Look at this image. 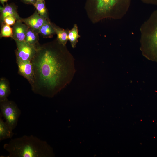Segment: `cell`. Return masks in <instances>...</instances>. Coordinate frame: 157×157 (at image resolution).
Instances as JSON below:
<instances>
[{"mask_svg":"<svg viewBox=\"0 0 157 157\" xmlns=\"http://www.w3.org/2000/svg\"><path fill=\"white\" fill-rule=\"evenodd\" d=\"M34 76L32 90L51 98L71 81L74 73L73 58L56 39L37 47L31 60Z\"/></svg>","mask_w":157,"mask_h":157,"instance_id":"6da1fadb","label":"cell"},{"mask_svg":"<svg viewBox=\"0 0 157 157\" xmlns=\"http://www.w3.org/2000/svg\"><path fill=\"white\" fill-rule=\"evenodd\" d=\"M4 149L9 153L7 157H53L52 147L45 141L31 135L11 139Z\"/></svg>","mask_w":157,"mask_h":157,"instance_id":"7a4b0ae2","label":"cell"},{"mask_svg":"<svg viewBox=\"0 0 157 157\" xmlns=\"http://www.w3.org/2000/svg\"><path fill=\"white\" fill-rule=\"evenodd\" d=\"M131 0H87L85 8L92 22L106 18H122L129 8Z\"/></svg>","mask_w":157,"mask_h":157,"instance_id":"3957f363","label":"cell"},{"mask_svg":"<svg viewBox=\"0 0 157 157\" xmlns=\"http://www.w3.org/2000/svg\"><path fill=\"white\" fill-rule=\"evenodd\" d=\"M140 31L142 50L147 56L157 60V10L142 24Z\"/></svg>","mask_w":157,"mask_h":157,"instance_id":"277c9868","label":"cell"},{"mask_svg":"<svg viewBox=\"0 0 157 157\" xmlns=\"http://www.w3.org/2000/svg\"><path fill=\"white\" fill-rule=\"evenodd\" d=\"M0 114L5 119V122L13 130L17 126L21 111L14 101H6L0 102Z\"/></svg>","mask_w":157,"mask_h":157,"instance_id":"5b68a950","label":"cell"},{"mask_svg":"<svg viewBox=\"0 0 157 157\" xmlns=\"http://www.w3.org/2000/svg\"><path fill=\"white\" fill-rule=\"evenodd\" d=\"M15 41L17 47L15 51L16 60L31 61L36 53L38 46L24 41Z\"/></svg>","mask_w":157,"mask_h":157,"instance_id":"8992f818","label":"cell"},{"mask_svg":"<svg viewBox=\"0 0 157 157\" xmlns=\"http://www.w3.org/2000/svg\"><path fill=\"white\" fill-rule=\"evenodd\" d=\"M18 73L26 78L31 85L33 83L34 72L32 64L30 61L16 60Z\"/></svg>","mask_w":157,"mask_h":157,"instance_id":"52a82bcc","label":"cell"},{"mask_svg":"<svg viewBox=\"0 0 157 157\" xmlns=\"http://www.w3.org/2000/svg\"><path fill=\"white\" fill-rule=\"evenodd\" d=\"M48 21L41 17L36 10L30 17L22 19L29 28L38 33L41 27Z\"/></svg>","mask_w":157,"mask_h":157,"instance_id":"ba28073f","label":"cell"},{"mask_svg":"<svg viewBox=\"0 0 157 157\" xmlns=\"http://www.w3.org/2000/svg\"><path fill=\"white\" fill-rule=\"evenodd\" d=\"M17 6L14 3H6L2 6L0 7V19L1 26L3 24L4 18L10 16L15 18L17 21H21L22 18L19 16L17 12Z\"/></svg>","mask_w":157,"mask_h":157,"instance_id":"9c48e42d","label":"cell"},{"mask_svg":"<svg viewBox=\"0 0 157 157\" xmlns=\"http://www.w3.org/2000/svg\"><path fill=\"white\" fill-rule=\"evenodd\" d=\"M29 27L21 21H16L12 27V38L15 40L24 41Z\"/></svg>","mask_w":157,"mask_h":157,"instance_id":"30bf717a","label":"cell"},{"mask_svg":"<svg viewBox=\"0 0 157 157\" xmlns=\"http://www.w3.org/2000/svg\"><path fill=\"white\" fill-rule=\"evenodd\" d=\"M13 130L2 118L0 114V141L11 138L14 135Z\"/></svg>","mask_w":157,"mask_h":157,"instance_id":"8fae6325","label":"cell"},{"mask_svg":"<svg viewBox=\"0 0 157 157\" xmlns=\"http://www.w3.org/2000/svg\"><path fill=\"white\" fill-rule=\"evenodd\" d=\"M11 93L8 81L5 78L0 79V102L8 100V97Z\"/></svg>","mask_w":157,"mask_h":157,"instance_id":"7c38bea8","label":"cell"},{"mask_svg":"<svg viewBox=\"0 0 157 157\" xmlns=\"http://www.w3.org/2000/svg\"><path fill=\"white\" fill-rule=\"evenodd\" d=\"M52 26L57 35V40L58 42L64 46H66L68 40V29L61 28L52 23Z\"/></svg>","mask_w":157,"mask_h":157,"instance_id":"4fadbf2b","label":"cell"},{"mask_svg":"<svg viewBox=\"0 0 157 157\" xmlns=\"http://www.w3.org/2000/svg\"><path fill=\"white\" fill-rule=\"evenodd\" d=\"M38 33L45 38H51L56 34L50 21H47L41 27Z\"/></svg>","mask_w":157,"mask_h":157,"instance_id":"5bb4252c","label":"cell"},{"mask_svg":"<svg viewBox=\"0 0 157 157\" xmlns=\"http://www.w3.org/2000/svg\"><path fill=\"white\" fill-rule=\"evenodd\" d=\"M39 33L29 28L26 33L24 41L28 43L38 46L39 42Z\"/></svg>","mask_w":157,"mask_h":157,"instance_id":"9a60e30c","label":"cell"},{"mask_svg":"<svg viewBox=\"0 0 157 157\" xmlns=\"http://www.w3.org/2000/svg\"><path fill=\"white\" fill-rule=\"evenodd\" d=\"M33 6L41 17L47 20L50 21L49 18L48 11L45 5V1L42 0L36 1Z\"/></svg>","mask_w":157,"mask_h":157,"instance_id":"2e32d148","label":"cell"},{"mask_svg":"<svg viewBox=\"0 0 157 157\" xmlns=\"http://www.w3.org/2000/svg\"><path fill=\"white\" fill-rule=\"evenodd\" d=\"M80 36L79 35L78 28L76 24H74L72 28L69 30L68 34V40L69 41L71 46L74 48L78 42V39Z\"/></svg>","mask_w":157,"mask_h":157,"instance_id":"e0dca14e","label":"cell"},{"mask_svg":"<svg viewBox=\"0 0 157 157\" xmlns=\"http://www.w3.org/2000/svg\"><path fill=\"white\" fill-rule=\"evenodd\" d=\"M1 37H13L12 28L10 26L4 24L1 26L0 33Z\"/></svg>","mask_w":157,"mask_h":157,"instance_id":"ac0fdd59","label":"cell"},{"mask_svg":"<svg viewBox=\"0 0 157 157\" xmlns=\"http://www.w3.org/2000/svg\"><path fill=\"white\" fill-rule=\"evenodd\" d=\"M16 21V19L14 17L10 16H7L4 18L3 24H5L10 26H13Z\"/></svg>","mask_w":157,"mask_h":157,"instance_id":"d6986e66","label":"cell"},{"mask_svg":"<svg viewBox=\"0 0 157 157\" xmlns=\"http://www.w3.org/2000/svg\"><path fill=\"white\" fill-rule=\"evenodd\" d=\"M143 3L148 4L157 5V0H140Z\"/></svg>","mask_w":157,"mask_h":157,"instance_id":"ffe728a7","label":"cell"},{"mask_svg":"<svg viewBox=\"0 0 157 157\" xmlns=\"http://www.w3.org/2000/svg\"><path fill=\"white\" fill-rule=\"evenodd\" d=\"M21 1L25 4L33 5H34L36 1L35 0H21Z\"/></svg>","mask_w":157,"mask_h":157,"instance_id":"44dd1931","label":"cell"},{"mask_svg":"<svg viewBox=\"0 0 157 157\" xmlns=\"http://www.w3.org/2000/svg\"><path fill=\"white\" fill-rule=\"evenodd\" d=\"M9 0H0L1 3L2 4L3 6L5 5V3L6 2Z\"/></svg>","mask_w":157,"mask_h":157,"instance_id":"7402d4cb","label":"cell"},{"mask_svg":"<svg viewBox=\"0 0 157 157\" xmlns=\"http://www.w3.org/2000/svg\"><path fill=\"white\" fill-rule=\"evenodd\" d=\"M35 0L36 1H39V0H42V1H45V0Z\"/></svg>","mask_w":157,"mask_h":157,"instance_id":"603a6c76","label":"cell"}]
</instances>
